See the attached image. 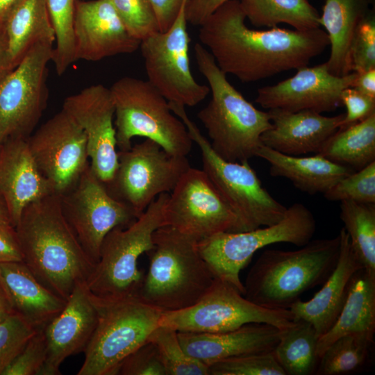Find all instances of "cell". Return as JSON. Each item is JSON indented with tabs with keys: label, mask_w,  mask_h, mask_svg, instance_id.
Listing matches in <instances>:
<instances>
[{
	"label": "cell",
	"mask_w": 375,
	"mask_h": 375,
	"mask_svg": "<svg viewBox=\"0 0 375 375\" xmlns=\"http://www.w3.org/2000/svg\"><path fill=\"white\" fill-rule=\"evenodd\" d=\"M239 0H228L199 26V43L218 67L242 83H253L308 66L329 46L320 28L298 31L249 28Z\"/></svg>",
	"instance_id": "cell-1"
},
{
	"label": "cell",
	"mask_w": 375,
	"mask_h": 375,
	"mask_svg": "<svg viewBox=\"0 0 375 375\" xmlns=\"http://www.w3.org/2000/svg\"><path fill=\"white\" fill-rule=\"evenodd\" d=\"M15 228L23 262L47 288L67 301L87 283L95 264L64 217L58 194L29 204Z\"/></svg>",
	"instance_id": "cell-2"
},
{
	"label": "cell",
	"mask_w": 375,
	"mask_h": 375,
	"mask_svg": "<svg viewBox=\"0 0 375 375\" xmlns=\"http://www.w3.org/2000/svg\"><path fill=\"white\" fill-rule=\"evenodd\" d=\"M194 52L211 93L197 117L207 131L212 149L227 161H249L262 144L261 135L272 126L269 112L256 108L230 83L199 42L194 44Z\"/></svg>",
	"instance_id": "cell-3"
},
{
	"label": "cell",
	"mask_w": 375,
	"mask_h": 375,
	"mask_svg": "<svg viewBox=\"0 0 375 375\" xmlns=\"http://www.w3.org/2000/svg\"><path fill=\"white\" fill-rule=\"evenodd\" d=\"M339 234L311 240L294 251H264L249 269L244 297L260 306L289 309L306 291L322 285L338 261Z\"/></svg>",
	"instance_id": "cell-4"
},
{
	"label": "cell",
	"mask_w": 375,
	"mask_h": 375,
	"mask_svg": "<svg viewBox=\"0 0 375 375\" xmlns=\"http://www.w3.org/2000/svg\"><path fill=\"white\" fill-rule=\"evenodd\" d=\"M153 247L136 297L162 312L188 308L210 288L215 276L197 247L198 241L168 226L157 228Z\"/></svg>",
	"instance_id": "cell-5"
},
{
	"label": "cell",
	"mask_w": 375,
	"mask_h": 375,
	"mask_svg": "<svg viewBox=\"0 0 375 375\" xmlns=\"http://www.w3.org/2000/svg\"><path fill=\"white\" fill-rule=\"evenodd\" d=\"M90 295L98 321L77 375H116L121 362L149 341L162 312L135 296Z\"/></svg>",
	"instance_id": "cell-6"
},
{
	"label": "cell",
	"mask_w": 375,
	"mask_h": 375,
	"mask_svg": "<svg viewBox=\"0 0 375 375\" xmlns=\"http://www.w3.org/2000/svg\"><path fill=\"white\" fill-rule=\"evenodd\" d=\"M110 90L119 151L129 149L135 137H143L156 142L169 153L188 155L193 142L185 125L147 80L124 76Z\"/></svg>",
	"instance_id": "cell-7"
},
{
	"label": "cell",
	"mask_w": 375,
	"mask_h": 375,
	"mask_svg": "<svg viewBox=\"0 0 375 375\" xmlns=\"http://www.w3.org/2000/svg\"><path fill=\"white\" fill-rule=\"evenodd\" d=\"M168 197L169 193L160 194L132 224L107 234L86 283L92 293L107 298L136 297L144 276L138 260L153 247V233L162 226V208Z\"/></svg>",
	"instance_id": "cell-8"
},
{
	"label": "cell",
	"mask_w": 375,
	"mask_h": 375,
	"mask_svg": "<svg viewBox=\"0 0 375 375\" xmlns=\"http://www.w3.org/2000/svg\"><path fill=\"white\" fill-rule=\"evenodd\" d=\"M173 112L185 125L201 153L203 171L239 216L247 231L273 225L284 217L287 208L262 185L249 161L231 162L218 156L208 140L188 117L185 106L170 103Z\"/></svg>",
	"instance_id": "cell-9"
},
{
	"label": "cell",
	"mask_w": 375,
	"mask_h": 375,
	"mask_svg": "<svg viewBox=\"0 0 375 375\" xmlns=\"http://www.w3.org/2000/svg\"><path fill=\"white\" fill-rule=\"evenodd\" d=\"M316 220L301 203L287 208L283 218L273 225L237 233L224 232L201 240L198 249L216 278L233 285L243 295L240 274L259 249L275 243L302 247L312 238Z\"/></svg>",
	"instance_id": "cell-10"
},
{
	"label": "cell",
	"mask_w": 375,
	"mask_h": 375,
	"mask_svg": "<svg viewBox=\"0 0 375 375\" xmlns=\"http://www.w3.org/2000/svg\"><path fill=\"white\" fill-rule=\"evenodd\" d=\"M289 309H272L247 299L233 285L215 277L208 291L193 305L162 312L159 326L178 332L215 333L250 323H265L285 329L294 324Z\"/></svg>",
	"instance_id": "cell-11"
},
{
	"label": "cell",
	"mask_w": 375,
	"mask_h": 375,
	"mask_svg": "<svg viewBox=\"0 0 375 375\" xmlns=\"http://www.w3.org/2000/svg\"><path fill=\"white\" fill-rule=\"evenodd\" d=\"M190 167L187 156L169 153L156 142L145 139L118 151V166L104 184L109 194L139 217L160 194L172 192Z\"/></svg>",
	"instance_id": "cell-12"
},
{
	"label": "cell",
	"mask_w": 375,
	"mask_h": 375,
	"mask_svg": "<svg viewBox=\"0 0 375 375\" xmlns=\"http://www.w3.org/2000/svg\"><path fill=\"white\" fill-rule=\"evenodd\" d=\"M185 1L172 26L142 40L140 49L147 81L169 102L192 107L203 101L210 90L191 72Z\"/></svg>",
	"instance_id": "cell-13"
},
{
	"label": "cell",
	"mask_w": 375,
	"mask_h": 375,
	"mask_svg": "<svg viewBox=\"0 0 375 375\" xmlns=\"http://www.w3.org/2000/svg\"><path fill=\"white\" fill-rule=\"evenodd\" d=\"M162 226L197 241L224 232L247 231L206 174L191 167L169 194L162 208Z\"/></svg>",
	"instance_id": "cell-14"
},
{
	"label": "cell",
	"mask_w": 375,
	"mask_h": 375,
	"mask_svg": "<svg viewBox=\"0 0 375 375\" xmlns=\"http://www.w3.org/2000/svg\"><path fill=\"white\" fill-rule=\"evenodd\" d=\"M53 45L36 44L0 81V143L28 139L40 121L47 104L48 65Z\"/></svg>",
	"instance_id": "cell-15"
},
{
	"label": "cell",
	"mask_w": 375,
	"mask_h": 375,
	"mask_svg": "<svg viewBox=\"0 0 375 375\" xmlns=\"http://www.w3.org/2000/svg\"><path fill=\"white\" fill-rule=\"evenodd\" d=\"M59 196L64 217L95 265L107 234L116 227L130 225L138 218L131 208L109 194L90 165L75 185Z\"/></svg>",
	"instance_id": "cell-16"
},
{
	"label": "cell",
	"mask_w": 375,
	"mask_h": 375,
	"mask_svg": "<svg viewBox=\"0 0 375 375\" xmlns=\"http://www.w3.org/2000/svg\"><path fill=\"white\" fill-rule=\"evenodd\" d=\"M27 140L38 167L56 194L70 190L90 165L85 135L63 109Z\"/></svg>",
	"instance_id": "cell-17"
},
{
	"label": "cell",
	"mask_w": 375,
	"mask_h": 375,
	"mask_svg": "<svg viewBox=\"0 0 375 375\" xmlns=\"http://www.w3.org/2000/svg\"><path fill=\"white\" fill-rule=\"evenodd\" d=\"M62 109L85 135L91 169L104 184L109 183L118 166L115 106L110 88L101 84L87 87L65 98Z\"/></svg>",
	"instance_id": "cell-18"
},
{
	"label": "cell",
	"mask_w": 375,
	"mask_h": 375,
	"mask_svg": "<svg viewBox=\"0 0 375 375\" xmlns=\"http://www.w3.org/2000/svg\"><path fill=\"white\" fill-rule=\"evenodd\" d=\"M356 76L354 72L345 76L334 75L328 71L326 62L305 66L287 79L258 89L255 101L268 110L332 112L342 106V92L352 86Z\"/></svg>",
	"instance_id": "cell-19"
},
{
	"label": "cell",
	"mask_w": 375,
	"mask_h": 375,
	"mask_svg": "<svg viewBox=\"0 0 375 375\" xmlns=\"http://www.w3.org/2000/svg\"><path fill=\"white\" fill-rule=\"evenodd\" d=\"M74 37L76 61L133 53L140 44L128 33L110 0H76Z\"/></svg>",
	"instance_id": "cell-20"
},
{
	"label": "cell",
	"mask_w": 375,
	"mask_h": 375,
	"mask_svg": "<svg viewBox=\"0 0 375 375\" xmlns=\"http://www.w3.org/2000/svg\"><path fill=\"white\" fill-rule=\"evenodd\" d=\"M97 310L86 283H78L60 312L43 329L47 355L40 375L60 374L68 357L84 352L96 328Z\"/></svg>",
	"instance_id": "cell-21"
},
{
	"label": "cell",
	"mask_w": 375,
	"mask_h": 375,
	"mask_svg": "<svg viewBox=\"0 0 375 375\" xmlns=\"http://www.w3.org/2000/svg\"><path fill=\"white\" fill-rule=\"evenodd\" d=\"M55 194L40 172L26 138H11L2 144L0 157V198L11 224L17 225L31 203Z\"/></svg>",
	"instance_id": "cell-22"
},
{
	"label": "cell",
	"mask_w": 375,
	"mask_h": 375,
	"mask_svg": "<svg viewBox=\"0 0 375 375\" xmlns=\"http://www.w3.org/2000/svg\"><path fill=\"white\" fill-rule=\"evenodd\" d=\"M267 112L272 126L261 135V144L291 156L317 153L340 128L344 115L328 117L310 110L270 109Z\"/></svg>",
	"instance_id": "cell-23"
},
{
	"label": "cell",
	"mask_w": 375,
	"mask_h": 375,
	"mask_svg": "<svg viewBox=\"0 0 375 375\" xmlns=\"http://www.w3.org/2000/svg\"><path fill=\"white\" fill-rule=\"evenodd\" d=\"M338 234L340 246L338 261L322 288L308 301L299 299L289 308L294 322L310 323L318 337L328 331L335 322L346 301L353 276L363 269L345 229L342 228Z\"/></svg>",
	"instance_id": "cell-24"
},
{
	"label": "cell",
	"mask_w": 375,
	"mask_h": 375,
	"mask_svg": "<svg viewBox=\"0 0 375 375\" xmlns=\"http://www.w3.org/2000/svg\"><path fill=\"white\" fill-rule=\"evenodd\" d=\"M282 330L265 323H250L215 333L178 332L185 351L207 366L243 355L274 351Z\"/></svg>",
	"instance_id": "cell-25"
},
{
	"label": "cell",
	"mask_w": 375,
	"mask_h": 375,
	"mask_svg": "<svg viewBox=\"0 0 375 375\" xmlns=\"http://www.w3.org/2000/svg\"><path fill=\"white\" fill-rule=\"evenodd\" d=\"M0 280L14 312L36 331L44 329L66 301L43 285L23 261L0 263Z\"/></svg>",
	"instance_id": "cell-26"
},
{
	"label": "cell",
	"mask_w": 375,
	"mask_h": 375,
	"mask_svg": "<svg viewBox=\"0 0 375 375\" xmlns=\"http://www.w3.org/2000/svg\"><path fill=\"white\" fill-rule=\"evenodd\" d=\"M256 156L269 164L271 176L287 178L296 188L312 195L324 194L338 181L354 172L319 153L299 157L281 153L262 144L258 149Z\"/></svg>",
	"instance_id": "cell-27"
},
{
	"label": "cell",
	"mask_w": 375,
	"mask_h": 375,
	"mask_svg": "<svg viewBox=\"0 0 375 375\" xmlns=\"http://www.w3.org/2000/svg\"><path fill=\"white\" fill-rule=\"evenodd\" d=\"M372 3L373 0H325L319 23L326 30L331 46L326 64L331 74L341 76L351 72V42Z\"/></svg>",
	"instance_id": "cell-28"
},
{
	"label": "cell",
	"mask_w": 375,
	"mask_h": 375,
	"mask_svg": "<svg viewBox=\"0 0 375 375\" xmlns=\"http://www.w3.org/2000/svg\"><path fill=\"white\" fill-rule=\"evenodd\" d=\"M375 333V278L363 269L352 278L344 304L335 322L324 334L319 336L317 353L321 357L332 342L348 334Z\"/></svg>",
	"instance_id": "cell-29"
},
{
	"label": "cell",
	"mask_w": 375,
	"mask_h": 375,
	"mask_svg": "<svg viewBox=\"0 0 375 375\" xmlns=\"http://www.w3.org/2000/svg\"><path fill=\"white\" fill-rule=\"evenodd\" d=\"M3 28L13 68L36 44L55 43L46 0H22L4 22Z\"/></svg>",
	"instance_id": "cell-30"
},
{
	"label": "cell",
	"mask_w": 375,
	"mask_h": 375,
	"mask_svg": "<svg viewBox=\"0 0 375 375\" xmlns=\"http://www.w3.org/2000/svg\"><path fill=\"white\" fill-rule=\"evenodd\" d=\"M317 153L354 171L375 161V112L354 124L339 128Z\"/></svg>",
	"instance_id": "cell-31"
},
{
	"label": "cell",
	"mask_w": 375,
	"mask_h": 375,
	"mask_svg": "<svg viewBox=\"0 0 375 375\" xmlns=\"http://www.w3.org/2000/svg\"><path fill=\"white\" fill-rule=\"evenodd\" d=\"M247 19L257 26L290 25L294 30L319 28L320 15L308 0H239Z\"/></svg>",
	"instance_id": "cell-32"
},
{
	"label": "cell",
	"mask_w": 375,
	"mask_h": 375,
	"mask_svg": "<svg viewBox=\"0 0 375 375\" xmlns=\"http://www.w3.org/2000/svg\"><path fill=\"white\" fill-rule=\"evenodd\" d=\"M318 335L305 321H296L282 330L274 351L285 375L315 374L319 358L317 353Z\"/></svg>",
	"instance_id": "cell-33"
},
{
	"label": "cell",
	"mask_w": 375,
	"mask_h": 375,
	"mask_svg": "<svg viewBox=\"0 0 375 375\" xmlns=\"http://www.w3.org/2000/svg\"><path fill=\"white\" fill-rule=\"evenodd\" d=\"M340 217L363 269L375 278V203L340 201Z\"/></svg>",
	"instance_id": "cell-34"
},
{
	"label": "cell",
	"mask_w": 375,
	"mask_h": 375,
	"mask_svg": "<svg viewBox=\"0 0 375 375\" xmlns=\"http://www.w3.org/2000/svg\"><path fill=\"white\" fill-rule=\"evenodd\" d=\"M374 336L348 334L328 347L319 359L317 375H344L356 373L367 364Z\"/></svg>",
	"instance_id": "cell-35"
},
{
	"label": "cell",
	"mask_w": 375,
	"mask_h": 375,
	"mask_svg": "<svg viewBox=\"0 0 375 375\" xmlns=\"http://www.w3.org/2000/svg\"><path fill=\"white\" fill-rule=\"evenodd\" d=\"M76 0H46L55 33L51 61L61 76L75 62L74 19Z\"/></svg>",
	"instance_id": "cell-36"
},
{
	"label": "cell",
	"mask_w": 375,
	"mask_h": 375,
	"mask_svg": "<svg viewBox=\"0 0 375 375\" xmlns=\"http://www.w3.org/2000/svg\"><path fill=\"white\" fill-rule=\"evenodd\" d=\"M149 341L156 347L167 375H209V367L188 354L176 330L158 326Z\"/></svg>",
	"instance_id": "cell-37"
},
{
	"label": "cell",
	"mask_w": 375,
	"mask_h": 375,
	"mask_svg": "<svg viewBox=\"0 0 375 375\" xmlns=\"http://www.w3.org/2000/svg\"><path fill=\"white\" fill-rule=\"evenodd\" d=\"M324 196L331 201L375 203V161L340 179Z\"/></svg>",
	"instance_id": "cell-38"
},
{
	"label": "cell",
	"mask_w": 375,
	"mask_h": 375,
	"mask_svg": "<svg viewBox=\"0 0 375 375\" xmlns=\"http://www.w3.org/2000/svg\"><path fill=\"white\" fill-rule=\"evenodd\" d=\"M209 375H285L274 351L227 358L209 366Z\"/></svg>",
	"instance_id": "cell-39"
},
{
	"label": "cell",
	"mask_w": 375,
	"mask_h": 375,
	"mask_svg": "<svg viewBox=\"0 0 375 375\" xmlns=\"http://www.w3.org/2000/svg\"><path fill=\"white\" fill-rule=\"evenodd\" d=\"M128 33L141 42L159 31L154 10L149 0H110Z\"/></svg>",
	"instance_id": "cell-40"
},
{
	"label": "cell",
	"mask_w": 375,
	"mask_h": 375,
	"mask_svg": "<svg viewBox=\"0 0 375 375\" xmlns=\"http://www.w3.org/2000/svg\"><path fill=\"white\" fill-rule=\"evenodd\" d=\"M36 331L15 312L0 322V375Z\"/></svg>",
	"instance_id": "cell-41"
},
{
	"label": "cell",
	"mask_w": 375,
	"mask_h": 375,
	"mask_svg": "<svg viewBox=\"0 0 375 375\" xmlns=\"http://www.w3.org/2000/svg\"><path fill=\"white\" fill-rule=\"evenodd\" d=\"M351 72L375 68V15L371 10L360 23L350 49Z\"/></svg>",
	"instance_id": "cell-42"
},
{
	"label": "cell",
	"mask_w": 375,
	"mask_h": 375,
	"mask_svg": "<svg viewBox=\"0 0 375 375\" xmlns=\"http://www.w3.org/2000/svg\"><path fill=\"white\" fill-rule=\"evenodd\" d=\"M47 355L43 329L37 331L3 375H40Z\"/></svg>",
	"instance_id": "cell-43"
},
{
	"label": "cell",
	"mask_w": 375,
	"mask_h": 375,
	"mask_svg": "<svg viewBox=\"0 0 375 375\" xmlns=\"http://www.w3.org/2000/svg\"><path fill=\"white\" fill-rule=\"evenodd\" d=\"M116 375H167L155 344L148 341L128 354Z\"/></svg>",
	"instance_id": "cell-44"
},
{
	"label": "cell",
	"mask_w": 375,
	"mask_h": 375,
	"mask_svg": "<svg viewBox=\"0 0 375 375\" xmlns=\"http://www.w3.org/2000/svg\"><path fill=\"white\" fill-rule=\"evenodd\" d=\"M342 104L346 107L340 128H344L360 122L375 112V99L353 88H345L341 94Z\"/></svg>",
	"instance_id": "cell-45"
},
{
	"label": "cell",
	"mask_w": 375,
	"mask_h": 375,
	"mask_svg": "<svg viewBox=\"0 0 375 375\" xmlns=\"http://www.w3.org/2000/svg\"><path fill=\"white\" fill-rule=\"evenodd\" d=\"M23 261L15 228L0 220V263Z\"/></svg>",
	"instance_id": "cell-46"
},
{
	"label": "cell",
	"mask_w": 375,
	"mask_h": 375,
	"mask_svg": "<svg viewBox=\"0 0 375 375\" xmlns=\"http://www.w3.org/2000/svg\"><path fill=\"white\" fill-rule=\"evenodd\" d=\"M227 1L228 0H186L185 11L188 23L199 26Z\"/></svg>",
	"instance_id": "cell-47"
},
{
	"label": "cell",
	"mask_w": 375,
	"mask_h": 375,
	"mask_svg": "<svg viewBox=\"0 0 375 375\" xmlns=\"http://www.w3.org/2000/svg\"><path fill=\"white\" fill-rule=\"evenodd\" d=\"M156 13L159 31H165L176 19L185 0H149Z\"/></svg>",
	"instance_id": "cell-48"
},
{
	"label": "cell",
	"mask_w": 375,
	"mask_h": 375,
	"mask_svg": "<svg viewBox=\"0 0 375 375\" xmlns=\"http://www.w3.org/2000/svg\"><path fill=\"white\" fill-rule=\"evenodd\" d=\"M356 73L351 88L375 99V68Z\"/></svg>",
	"instance_id": "cell-49"
},
{
	"label": "cell",
	"mask_w": 375,
	"mask_h": 375,
	"mask_svg": "<svg viewBox=\"0 0 375 375\" xmlns=\"http://www.w3.org/2000/svg\"><path fill=\"white\" fill-rule=\"evenodd\" d=\"M13 69L8 53L3 25L0 26V81Z\"/></svg>",
	"instance_id": "cell-50"
},
{
	"label": "cell",
	"mask_w": 375,
	"mask_h": 375,
	"mask_svg": "<svg viewBox=\"0 0 375 375\" xmlns=\"http://www.w3.org/2000/svg\"><path fill=\"white\" fill-rule=\"evenodd\" d=\"M14 312L10 299L0 280V322Z\"/></svg>",
	"instance_id": "cell-51"
},
{
	"label": "cell",
	"mask_w": 375,
	"mask_h": 375,
	"mask_svg": "<svg viewBox=\"0 0 375 375\" xmlns=\"http://www.w3.org/2000/svg\"><path fill=\"white\" fill-rule=\"evenodd\" d=\"M22 0H0V26Z\"/></svg>",
	"instance_id": "cell-52"
},
{
	"label": "cell",
	"mask_w": 375,
	"mask_h": 375,
	"mask_svg": "<svg viewBox=\"0 0 375 375\" xmlns=\"http://www.w3.org/2000/svg\"><path fill=\"white\" fill-rule=\"evenodd\" d=\"M0 220L11 224L6 206L0 198Z\"/></svg>",
	"instance_id": "cell-53"
},
{
	"label": "cell",
	"mask_w": 375,
	"mask_h": 375,
	"mask_svg": "<svg viewBox=\"0 0 375 375\" xmlns=\"http://www.w3.org/2000/svg\"><path fill=\"white\" fill-rule=\"evenodd\" d=\"M1 150H2V144L0 143V157H1Z\"/></svg>",
	"instance_id": "cell-54"
}]
</instances>
